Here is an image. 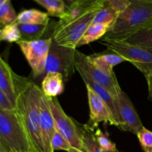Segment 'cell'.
Masks as SVG:
<instances>
[{
	"instance_id": "6da1fadb",
	"label": "cell",
	"mask_w": 152,
	"mask_h": 152,
	"mask_svg": "<svg viewBox=\"0 0 152 152\" xmlns=\"http://www.w3.org/2000/svg\"><path fill=\"white\" fill-rule=\"evenodd\" d=\"M152 28V1L131 0L104 39L126 41L137 33Z\"/></svg>"
},
{
	"instance_id": "7a4b0ae2",
	"label": "cell",
	"mask_w": 152,
	"mask_h": 152,
	"mask_svg": "<svg viewBox=\"0 0 152 152\" xmlns=\"http://www.w3.org/2000/svg\"><path fill=\"white\" fill-rule=\"evenodd\" d=\"M42 94L41 88L33 83L17 98L15 108L36 152H45L40 130L39 108Z\"/></svg>"
},
{
	"instance_id": "3957f363",
	"label": "cell",
	"mask_w": 152,
	"mask_h": 152,
	"mask_svg": "<svg viewBox=\"0 0 152 152\" xmlns=\"http://www.w3.org/2000/svg\"><path fill=\"white\" fill-rule=\"evenodd\" d=\"M0 142L13 152L35 151L16 110H0Z\"/></svg>"
},
{
	"instance_id": "277c9868",
	"label": "cell",
	"mask_w": 152,
	"mask_h": 152,
	"mask_svg": "<svg viewBox=\"0 0 152 152\" xmlns=\"http://www.w3.org/2000/svg\"><path fill=\"white\" fill-rule=\"evenodd\" d=\"M100 43L106 46L108 50L121 55L132 62L145 77L152 72V53L147 49L126 41H115L104 38L100 40Z\"/></svg>"
},
{
	"instance_id": "5b68a950",
	"label": "cell",
	"mask_w": 152,
	"mask_h": 152,
	"mask_svg": "<svg viewBox=\"0 0 152 152\" xmlns=\"http://www.w3.org/2000/svg\"><path fill=\"white\" fill-rule=\"evenodd\" d=\"M47 99L54 120L56 130L67 140L71 147L82 152H86L80 128L71 117L65 114L57 98L47 97Z\"/></svg>"
},
{
	"instance_id": "8992f818",
	"label": "cell",
	"mask_w": 152,
	"mask_h": 152,
	"mask_svg": "<svg viewBox=\"0 0 152 152\" xmlns=\"http://www.w3.org/2000/svg\"><path fill=\"white\" fill-rule=\"evenodd\" d=\"M98 11L99 10L90 12L76 20L61 26H57L55 23L53 28V40L59 45L77 49L79 42L92 24L94 18Z\"/></svg>"
},
{
	"instance_id": "52a82bcc",
	"label": "cell",
	"mask_w": 152,
	"mask_h": 152,
	"mask_svg": "<svg viewBox=\"0 0 152 152\" xmlns=\"http://www.w3.org/2000/svg\"><path fill=\"white\" fill-rule=\"evenodd\" d=\"M52 42V37L34 41L20 40L16 42L31 68L34 78L45 75L46 62Z\"/></svg>"
},
{
	"instance_id": "ba28073f",
	"label": "cell",
	"mask_w": 152,
	"mask_h": 152,
	"mask_svg": "<svg viewBox=\"0 0 152 152\" xmlns=\"http://www.w3.org/2000/svg\"><path fill=\"white\" fill-rule=\"evenodd\" d=\"M76 50L77 49L59 45L53 40L46 62L45 75L49 72L59 73L63 76L64 80L68 82L77 70Z\"/></svg>"
},
{
	"instance_id": "9c48e42d",
	"label": "cell",
	"mask_w": 152,
	"mask_h": 152,
	"mask_svg": "<svg viewBox=\"0 0 152 152\" xmlns=\"http://www.w3.org/2000/svg\"><path fill=\"white\" fill-rule=\"evenodd\" d=\"M75 62L76 69L78 72L85 73L94 81L105 88L114 99L118 97L122 89L115 75L109 76L96 68L89 61L88 56L79 51L77 49L76 50Z\"/></svg>"
},
{
	"instance_id": "30bf717a",
	"label": "cell",
	"mask_w": 152,
	"mask_h": 152,
	"mask_svg": "<svg viewBox=\"0 0 152 152\" xmlns=\"http://www.w3.org/2000/svg\"><path fill=\"white\" fill-rule=\"evenodd\" d=\"M34 82L16 74L3 58H0V91L4 92L16 107L17 98Z\"/></svg>"
},
{
	"instance_id": "8fae6325",
	"label": "cell",
	"mask_w": 152,
	"mask_h": 152,
	"mask_svg": "<svg viewBox=\"0 0 152 152\" xmlns=\"http://www.w3.org/2000/svg\"><path fill=\"white\" fill-rule=\"evenodd\" d=\"M115 116L120 125V130L134 134L144 127L133 103L128 95L122 91L117 99H114Z\"/></svg>"
},
{
	"instance_id": "7c38bea8",
	"label": "cell",
	"mask_w": 152,
	"mask_h": 152,
	"mask_svg": "<svg viewBox=\"0 0 152 152\" xmlns=\"http://www.w3.org/2000/svg\"><path fill=\"white\" fill-rule=\"evenodd\" d=\"M90 109V119L85 126L92 131H95L99 123H108L111 126L120 129V125L116 119L112 110L108 104L89 86H86Z\"/></svg>"
},
{
	"instance_id": "4fadbf2b",
	"label": "cell",
	"mask_w": 152,
	"mask_h": 152,
	"mask_svg": "<svg viewBox=\"0 0 152 152\" xmlns=\"http://www.w3.org/2000/svg\"><path fill=\"white\" fill-rule=\"evenodd\" d=\"M40 130L45 152H54L51 147V140L56 132L54 120L48 102L47 97L42 94L40 98Z\"/></svg>"
},
{
	"instance_id": "5bb4252c",
	"label": "cell",
	"mask_w": 152,
	"mask_h": 152,
	"mask_svg": "<svg viewBox=\"0 0 152 152\" xmlns=\"http://www.w3.org/2000/svg\"><path fill=\"white\" fill-rule=\"evenodd\" d=\"M103 7V0H78L67 8L65 16L56 22V25H66L90 12L101 10Z\"/></svg>"
},
{
	"instance_id": "9a60e30c",
	"label": "cell",
	"mask_w": 152,
	"mask_h": 152,
	"mask_svg": "<svg viewBox=\"0 0 152 152\" xmlns=\"http://www.w3.org/2000/svg\"><path fill=\"white\" fill-rule=\"evenodd\" d=\"M88 59L96 68L109 76L115 75L114 68L116 65L127 61L121 55L111 50H110V53H99L89 55Z\"/></svg>"
},
{
	"instance_id": "2e32d148",
	"label": "cell",
	"mask_w": 152,
	"mask_h": 152,
	"mask_svg": "<svg viewBox=\"0 0 152 152\" xmlns=\"http://www.w3.org/2000/svg\"><path fill=\"white\" fill-rule=\"evenodd\" d=\"M64 83L63 76L59 73H47L42 82L41 90L47 97H56L64 92Z\"/></svg>"
},
{
	"instance_id": "e0dca14e",
	"label": "cell",
	"mask_w": 152,
	"mask_h": 152,
	"mask_svg": "<svg viewBox=\"0 0 152 152\" xmlns=\"http://www.w3.org/2000/svg\"><path fill=\"white\" fill-rule=\"evenodd\" d=\"M50 18L48 13L40 11L37 9L23 10L18 14L16 22L19 25L31 24V25H48Z\"/></svg>"
},
{
	"instance_id": "ac0fdd59",
	"label": "cell",
	"mask_w": 152,
	"mask_h": 152,
	"mask_svg": "<svg viewBox=\"0 0 152 152\" xmlns=\"http://www.w3.org/2000/svg\"><path fill=\"white\" fill-rule=\"evenodd\" d=\"M111 28V25L102 23H92L77 45V48L102 39Z\"/></svg>"
},
{
	"instance_id": "d6986e66",
	"label": "cell",
	"mask_w": 152,
	"mask_h": 152,
	"mask_svg": "<svg viewBox=\"0 0 152 152\" xmlns=\"http://www.w3.org/2000/svg\"><path fill=\"white\" fill-rule=\"evenodd\" d=\"M20 29L22 40L25 41H34L42 39V36L48 31V25H31L25 24L19 25Z\"/></svg>"
},
{
	"instance_id": "ffe728a7",
	"label": "cell",
	"mask_w": 152,
	"mask_h": 152,
	"mask_svg": "<svg viewBox=\"0 0 152 152\" xmlns=\"http://www.w3.org/2000/svg\"><path fill=\"white\" fill-rule=\"evenodd\" d=\"M79 74L81 76L82 79L83 80V81L85 82V84L86 86H89L92 90L94 92H96L101 98L103 99V100L106 102L108 105V106L111 108V109L112 110L113 113H114V116H115V108H114V98L110 94L109 92L106 90L104 87H102V86H100L99 84H98L97 83H96L95 81H94L91 78L88 77V75H86L85 73L83 72H79ZM116 117V116H115ZM117 119V118H116Z\"/></svg>"
},
{
	"instance_id": "44dd1931",
	"label": "cell",
	"mask_w": 152,
	"mask_h": 152,
	"mask_svg": "<svg viewBox=\"0 0 152 152\" xmlns=\"http://www.w3.org/2000/svg\"><path fill=\"white\" fill-rule=\"evenodd\" d=\"M47 10L49 16L62 19L65 14L67 6L64 0H34Z\"/></svg>"
},
{
	"instance_id": "7402d4cb",
	"label": "cell",
	"mask_w": 152,
	"mask_h": 152,
	"mask_svg": "<svg viewBox=\"0 0 152 152\" xmlns=\"http://www.w3.org/2000/svg\"><path fill=\"white\" fill-rule=\"evenodd\" d=\"M82 133V139H83V146L86 152H120L118 150L114 151H102L98 145L95 139L94 132L86 126H82L80 127Z\"/></svg>"
},
{
	"instance_id": "603a6c76",
	"label": "cell",
	"mask_w": 152,
	"mask_h": 152,
	"mask_svg": "<svg viewBox=\"0 0 152 152\" xmlns=\"http://www.w3.org/2000/svg\"><path fill=\"white\" fill-rule=\"evenodd\" d=\"M0 39L7 42H18L22 40L20 29L17 22L6 25L0 30Z\"/></svg>"
},
{
	"instance_id": "cb8c5ba5",
	"label": "cell",
	"mask_w": 152,
	"mask_h": 152,
	"mask_svg": "<svg viewBox=\"0 0 152 152\" xmlns=\"http://www.w3.org/2000/svg\"><path fill=\"white\" fill-rule=\"evenodd\" d=\"M129 43L152 50V28L134 34L126 40Z\"/></svg>"
},
{
	"instance_id": "d4e9b609",
	"label": "cell",
	"mask_w": 152,
	"mask_h": 152,
	"mask_svg": "<svg viewBox=\"0 0 152 152\" xmlns=\"http://www.w3.org/2000/svg\"><path fill=\"white\" fill-rule=\"evenodd\" d=\"M119 13L108 6H104L95 15L92 23L108 24L113 26L119 16Z\"/></svg>"
},
{
	"instance_id": "484cf974",
	"label": "cell",
	"mask_w": 152,
	"mask_h": 152,
	"mask_svg": "<svg viewBox=\"0 0 152 152\" xmlns=\"http://www.w3.org/2000/svg\"><path fill=\"white\" fill-rule=\"evenodd\" d=\"M17 16L10 0H7L0 5V23L1 27L16 22Z\"/></svg>"
},
{
	"instance_id": "4316f807",
	"label": "cell",
	"mask_w": 152,
	"mask_h": 152,
	"mask_svg": "<svg viewBox=\"0 0 152 152\" xmlns=\"http://www.w3.org/2000/svg\"><path fill=\"white\" fill-rule=\"evenodd\" d=\"M95 139L99 148L105 151H117L115 143L112 142L108 137L106 133H103L100 129H96V132H94Z\"/></svg>"
},
{
	"instance_id": "83f0119b",
	"label": "cell",
	"mask_w": 152,
	"mask_h": 152,
	"mask_svg": "<svg viewBox=\"0 0 152 152\" xmlns=\"http://www.w3.org/2000/svg\"><path fill=\"white\" fill-rule=\"evenodd\" d=\"M137 136L142 150L145 152H152V132L143 127Z\"/></svg>"
},
{
	"instance_id": "f1b7e54d",
	"label": "cell",
	"mask_w": 152,
	"mask_h": 152,
	"mask_svg": "<svg viewBox=\"0 0 152 152\" xmlns=\"http://www.w3.org/2000/svg\"><path fill=\"white\" fill-rule=\"evenodd\" d=\"M51 147L53 151L62 150L68 151L71 146L67 140L59 132L56 131L51 140Z\"/></svg>"
},
{
	"instance_id": "f546056e",
	"label": "cell",
	"mask_w": 152,
	"mask_h": 152,
	"mask_svg": "<svg viewBox=\"0 0 152 152\" xmlns=\"http://www.w3.org/2000/svg\"><path fill=\"white\" fill-rule=\"evenodd\" d=\"M104 6H108L120 14L126 10L131 3V0H103Z\"/></svg>"
},
{
	"instance_id": "4dcf8cb0",
	"label": "cell",
	"mask_w": 152,
	"mask_h": 152,
	"mask_svg": "<svg viewBox=\"0 0 152 152\" xmlns=\"http://www.w3.org/2000/svg\"><path fill=\"white\" fill-rule=\"evenodd\" d=\"M16 107L7 95L0 91V110L1 111H14Z\"/></svg>"
},
{
	"instance_id": "1f68e13d",
	"label": "cell",
	"mask_w": 152,
	"mask_h": 152,
	"mask_svg": "<svg viewBox=\"0 0 152 152\" xmlns=\"http://www.w3.org/2000/svg\"><path fill=\"white\" fill-rule=\"evenodd\" d=\"M147 80V84H148V97L149 99L152 101V72L148 76L145 77Z\"/></svg>"
},
{
	"instance_id": "d6a6232c",
	"label": "cell",
	"mask_w": 152,
	"mask_h": 152,
	"mask_svg": "<svg viewBox=\"0 0 152 152\" xmlns=\"http://www.w3.org/2000/svg\"><path fill=\"white\" fill-rule=\"evenodd\" d=\"M0 152H13L9 148L0 142Z\"/></svg>"
},
{
	"instance_id": "836d02e7",
	"label": "cell",
	"mask_w": 152,
	"mask_h": 152,
	"mask_svg": "<svg viewBox=\"0 0 152 152\" xmlns=\"http://www.w3.org/2000/svg\"><path fill=\"white\" fill-rule=\"evenodd\" d=\"M77 1H78V0H64V1H65V4H66L67 8H68L70 6L72 5L73 4H74V3Z\"/></svg>"
},
{
	"instance_id": "e575fe53",
	"label": "cell",
	"mask_w": 152,
	"mask_h": 152,
	"mask_svg": "<svg viewBox=\"0 0 152 152\" xmlns=\"http://www.w3.org/2000/svg\"><path fill=\"white\" fill-rule=\"evenodd\" d=\"M68 152H82V151H79V150L77 149V148H73V147H71L70 149L68 151Z\"/></svg>"
},
{
	"instance_id": "d590c367",
	"label": "cell",
	"mask_w": 152,
	"mask_h": 152,
	"mask_svg": "<svg viewBox=\"0 0 152 152\" xmlns=\"http://www.w3.org/2000/svg\"><path fill=\"white\" fill-rule=\"evenodd\" d=\"M6 1H7V0H0V5H1V4H2L4 2H5Z\"/></svg>"
},
{
	"instance_id": "8d00e7d4",
	"label": "cell",
	"mask_w": 152,
	"mask_h": 152,
	"mask_svg": "<svg viewBox=\"0 0 152 152\" xmlns=\"http://www.w3.org/2000/svg\"><path fill=\"white\" fill-rule=\"evenodd\" d=\"M147 50H148L150 52H151V53H152V50H151V49H147Z\"/></svg>"
},
{
	"instance_id": "74e56055",
	"label": "cell",
	"mask_w": 152,
	"mask_h": 152,
	"mask_svg": "<svg viewBox=\"0 0 152 152\" xmlns=\"http://www.w3.org/2000/svg\"><path fill=\"white\" fill-rule=\"evenodd\" d=\"M145 1H152V0H145Z\"/></svg>"
},
{
	"instance_id": "f35d334b",
	"label": "cell",
	"mask_w": 152,
	"mask_h": 152,
	"mask_svg": "<svg viewBox=\"0 0 152 152\" xmlns=\"http://www.w3.org/2000/svg\"><path fill=\"white\" fill-rule=\"evenodd\" d=\"M29 152H36V151H29Z\"/></svg>"
},
{
	"instance_id": "ab89813d",
	"label": "cell",
	"mask_w": 152,
	"mask_h": 152,
	"mask_svg": "<svg viewBox=\"0 0 152 152\" xmlns=\"http://www.w3.org/2000/svg\"></svg>"
}]
</instances>
